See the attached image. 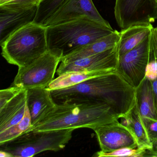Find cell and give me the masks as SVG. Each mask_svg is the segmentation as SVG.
<instances>
[{"instance_id":"6da1fadb","label":"cell","mask_w":157,"mask_h":157,"mask_svg":"<svg viewBox=\"0 0 157 157\" xmlns=\"http://www.w3.org/2000/svg\"><path fill=\"white\" fill-rule=\"evenodd\" d=\"M57 104L64 102L104 104L120 119L136 101V88L117 71L90 78L71 87L51 90Z\"/></svg>"},{"instance_id":"7a4b0ae2","label":"cell","mask_w":157,"mask_h":157,"mask_svg":"<svg viewBox=\"0 0 157 157\" xmlns=\"http://www.w3.org/2000/svg\"><path fill=\"white\" fill-rule=\"evenodd\" d=\"M120 117L111 108L104 104L64 102L56 106L30 131L89 128L119 120Z\"/></svg>"},{"instance_id":"3957f363","label":"cell","mask_w":157,"mask_h":157,"mask_svg":"<svg viewBox=\"0 0 157 157\" xmlns=\"http://www.w3.org/2000/svg\"><path fill=\"white\" fill-rule=\"evenodd\" d=\"M89 18L81 17L46 27L48 50L64 57L114 31Z\"/></svg>"},{"instance_id":"277c9868","label":"cell","mask_w":157,"mask_h":157,"mask_svg":"<svg viewBox=\"0 0 157 157\" xmlns=\"http://www.w3.org/2000/svg\"><path fill=\"white\" fill-rule=\"evenodd\" d=\"M8 63L26 67L48 51L46 27L33 21L16 30L1 46Z\"/></svg>"},{"instance_id":"5b68a950","label":"cell","mask_w":157,"mask_h":157,"mask_svg":"<svg viewBox=\"0 0 157 157\" xmlns=\"http://www.w3.org/2000/svg\"><path fill=\"white\" fill-rule=\"evenodd\" d=\"M73 129L53 131H30L0 146V150L13 157H32L45 151L58 152L71 141Z\"/></svg>"},{"instance_id":"8992f818","label":"cell","mask_w":157,"mask_h":157,"mask_svg":"<svg viewBox=\"0 0 157 157\" xmlns=\"http://www.w3.org/2000/svg\"><path fill=\"white\" fill-rule=\"evenodd\" d=\"M62 56L51 50L46 52L26 67L18 68L12 86L47 88L54 79Z\"/></svg>"},{"instance_id":"52a82bcc","label":"cell","mask_w":157,"mask_h":157,"mask_svg":"<svg viewBox=\"0 0 157 157\" xmlns=\"http://www.w3.org/2000/svg\"><path fill=\"white\" fill-rule=\"evenodd\" d=\"M114 15L122 29L152 24L157 20V3L156 0H116Z\"/></svg>"},{"instance_id":"ba28073f","label":"cell","mask_w":157,"mask_h":157,"mask_svg":"<svg viewBox=\"0 0 157 157\" xmlns=\"http://www.w3.org/2000/svg\"><path fill=\"white\" fill-rule=\"evenodd\" d=\"M151 33L136 47L118 58L116 71L135 88L145 77Z\"/></svg>"},{"instance_id":"9c48e42d","label":"cell","mask_w":157,"mask_h":157,"mask_svg":"<svg viewBox=\"0 0 157 157\" xmlns=\"http://www.w3.org/2000/svg\"><path fill=\"white\" fill-rule=\"evenodd\" d=\"M101 151L109 153L124 147L137 148L136 139L132 132L119 120L101 124L92 129Z\"/></svg>"},{"instance_id":"30bf717a","label":"cell","mask_w":157,"mask_h":157,"mask_svg":"<svg viewBox=\"0 0 157 157\" xmlns=\"http://www.w3.org/2000/svg\"><path fill=\"white\" fill-rule=\"evenodd\" d=\"M117 46L101 53L73 61L60 62L56 73L59 76L67 72L116 69L119 58Z\"/></svg>"},{"instance_id":"8fae6325","label":"cell","mask_w":157,"mask_h":157,"mask_svg":"<svg viewBox=\"0 0 157 157\" xmlns=\"http://www.w3.org/2000/svg\"><path fill=\"white\" fill-rule=\"evenodd\" d=\"M83 16L112 28L109 22L99 13L92 0H69L53 15L45 27L65 23Z\"/></svg>"},{"instance_id":"7c38bea8","label":"cell","mask_w":157,"mask_h":157,"mask_svg":"<svg viewBox=\"0 0 157 157\" xmlns=\"http://www.w3.org/2000/svg\"><path fill=\"white\" fill-rule=\"evenodd\" d=\"M37 6H0V46L22 26L33 21Z\"/></svg>"},{"instance_id":"4fadbf2b","label":"cell","mask_w":157,"mask_h":157,"mask_svg":"<svg viewBox=\"0 0 157 157\" xmlns=\"http://www.w3.org/2000/svg\"><path fill=\"white\" fill-rule=\"evenodd\" d=\"M26 90L27 106L33 126L50 113L57 103L46 88H29Z\"/></svg>"},{"instance_id":"5bb4252c","label":"cell","mask_w":157,"mask_h":157,"mask_svg":"<svg viewBox=\"0 0 157 157\" xmlns=\"http://www.w3.org/2000/svg\"><path fill=\"white\" fill-rule=\"evenodd\" d=\"M120 38V32L116 30L111 34L103 37L81 49L63 57L61 62L73 61L81 58L95 55L109 49L118 45Z\"/></svg>"},{"instance_id":"9a60e30c","label":"cell","mask_w":157,"mask_h":157,"mask_svg":"<svg viewBox=\"0 0 157 157\" xmlns=\"http://www.w3.org/2000/svg\"><path fill=\"white\" fill-rule=\"evenodd\" d=\"M154 28L151 24L135 25L122 29L117 46L119 57L141 43L150 35Z\"/></svg>"},{"instance_id":"2e32d148","label":"cell","mask_w":157,"mask_h":157,"mask_svg":"<svg viewBox=\"0 0 157 157\" xmlns=\"http://www.w3.org/2000/svg\"><path fill=\"white\" fill-rule=\"evenodd\" d=\"M136 101L142 120H157L153 85L150 79L145 77L136 88Z\"/></svg>"},{"instance_id":"e0dca14e","label":"cell","mask_w":157,"mask_h":157,"mask_svg":"<svg viewBox=\"0 0 157 157\" xmlns=\"http://www.w3.org/2000/svg\"><path fill=\"white\" fill-rule=\"evenodd\" d=\"M116 71L115 69H104L93 71L70 72L58 76L46 88L49 90L62 89L80 84L90 78L107 74Z\"/></svg>"},{"instance_id":"ac0fdd59","label":"cell","mask_w":157,"mask_h":157,"mask_svg":"<svg viewBox=\"0 0 157 157\" xmlns=\"http://www.w3.org/2000/svg\"><path fill=\"white\" fill-rule=\"evenodd\" d=\"M121 123L130 130L136 139L137 148L150 149L153 147L140 116L136 101L132 109L121 118Z\"/></svg>"},{"instance_id":"d6986e66","label":"cell","mask_w":157,"mask_h":157,"mask_svg":"<svg viewBox=\"0 0 157 157\" xmlns=\"http://www.w3.org/2000/svg\"><path fill=\"white\" fill-rule=\"evenodd\" d=\"M26 102V90L23 88L17 95L0 108V133L9 128L10 118Z\"/></svg>"},{"instance_id":"ffe728a7","label":"cell","mask_w":157,"mask_h":157,"mask_svg":"<svg viewBox=\"0 0 157 157\" xmlns=\"http://www.w3.org/2000/svg\"><path fill=\"white\" fill-rule=\"evenodd\" d=\"M69 0H40L33 22L45 27L53 15Z\"/></svg>"},{"instance_id":"44dd1931","label":"cell","mask_w":157,"mask_h":157,"mask_svg":"<svg viewBox=\"0 0 157 157\" xmlns=\"http://www.w3.org/2000/svg\"><path fill=\"white\" fill-rule=\"evenodd\" d=\"M32 126L31 117L26 105L25 115L21 121L0 133V146L30 131Z\"/></svg>"},{"instance_id":"7402d4cb","label":"cell","mask_w":157,"mask_h":157,"mask_svg":"<svg viewBox=\"0 0 157 157\" xmlns=\"http://www.w3.org/2000/svg\"><path fill=\"white\" fill-rule=\"evenodd\" d=\"M146 149L124 147L119 148L109 153H104L100 151L95 153L93 155L96 157H143Z\"/></svg>"},{"instance_id":"603a6c76","label":"cell","mask_w":157,"mask_h":157,"mask_svg":"<svg viewBox=\"0 0 157 157\" xmlns=\"http://www.w3.org/2000/svg\"><path fill=\"white\" fill-rule=\"evenodd\" d=\"M24 88L12 86L0 90V108L5 105L10 100L17 95Z\"/></svg>"},{"instance_id":"cb8c5ba5","label":"cell","mask_w":157,"mask_h":157,"mask_svg":"<svg viewBox=\"0 0 157 157\" xmlns=\"http://www.w3.org/2000/svg\"><path fill=\"white\" fill-rule=\"evenodd\" d=\"M147 133L150 143L153 144L157 142V120L150 119L142 120Z\"/></svg>"},{"instance_id":"d4e9b609","label":"cell","mask_w":157,"mask_h":157,"mask_svg":"<svg viewBox=\"0 0 157 157\" xmlns=\"http://www.w3.org/2000/svg\"><path fill=\"white\" fill-rule=\"evenodd\" d=\"M40 0H0V6L13 5L22 7L38 6Z\"/></svg>"},{"instance_id":"484cf974","label":"cell","mask_w":157,"mask_h":157,"mask_svg":"<svg viewBox=\"0 0 157 157\" xmlns=\"http://www.w3.org/2000/svg\"><path fill=\"white\" fill-rule=\"evenodd\" d=\"M151 36L154 45L155 54L157 61V30L156 28H154L151 31Z\"/></svg>"},{"instance_id":"4316f807","label":"cell","mask_w":157,"mask_h":157,"mask_svg":"<svg viewBox=\"0 0 157 157\" xmlns=\"http://www.w3.org/2000/svg\"><path fill=\"white\" fill-rule=\"evenodd\" d=\"M151 82H152V85H153L155 106L157 113V77L155 80L151 81Z\"/></svg>"},{"instance_id":"83f0119b","label":"cell","mask_w":157,"mask_h":157,"mask_svg":"<svg viewBox=\"0 0 157 157\" xmlns=\"http://www.w3.org/2000/svg\"><path fill=\"white\" fill-rule=\"evenodd\" d=\"M0 157H13V155L5 151L0 150Z\"/></svg>"},{"instance_id":"f1b7e54d","label":"cell","mask_w":157,"mask_h":157,"mask_svg":"<svg viewBox=\"0 0 157 157\" xmlns=\"http://www.w3.org/2000/svg\"><path fill=\"white\" fill-rule=\"evenodd\" d=\"M152 149H153V151H154V152H155V154L156 156L157 157V142L156 143L153 144Z\"/></svg>"},{"instance_id":"f546056e","label":"cell","mask_w":157,"mask_h":157,"mask_svg":"<svg viewBox=\"0 0 157 157\" xmlns=\"http://www.w3.org/2000/svg\"><path fill=\"white\" fill-rule=\"evenodd\" d=\"M156 29H157V27H156Z\"/></svg>"},{"instance_id":"4dcf8cb0","label":"cell","mask_w":157,"mask_h":157,"mask_svg":"<svg viewBox=\"0 0 157 157\" xmlns=\"http://www.w3.org/2000/svg\"><path fill=\"white\" fill-rule=\"evenodd\" d=\"M156 2L157 3V0H156Z\"/></svg>"}]
</instances>
